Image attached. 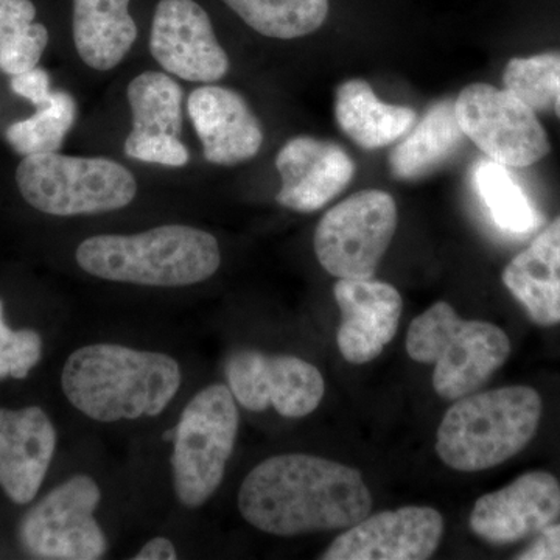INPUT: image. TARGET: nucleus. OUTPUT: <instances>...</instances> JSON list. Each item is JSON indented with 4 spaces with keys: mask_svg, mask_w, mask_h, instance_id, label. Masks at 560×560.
I'll return each instance as SVG.
<instances>
[{
    "mask_svg": "<svg viewBox=\"0 0 560 560\" xmlns=\"http://www.w3.org/2000/svg\"><path fill=\"white\" fill-rule=\"evenodd\" d=\"M238 510L254 528L279 537L348 529L371 514V490L359 470L335 460L289 453L249 471Z\"/></svg>",
    "mask_w": 560,
    "mask_h": 560,
    "instance_id": "obj_1",
    "label": "nucleus"
},
{
    "mask_svg": "<svg viewBox=\"0 0 560 560\" xmlns=\"http://www.w3.org/2000/svg\"><path fill=\"white\" fill-rule=\"evenodd\" d=\"M180 381L178 361L167 353L105 342L75 350L61 374L70 404L98 422L160 416L175 399Z\"/></svg>",
    "mask_w": 560,
    "mask_h": 560,
    "instance_id": "obj_2",
    "label": "nucleus"
},
{
    "mask_svg": "<svg viewBox=\"0 0 560 560\" xmlns=\"http://www.w3.org/2000/svg\"><path fill=\"white\" fill-rule=\"evenodd\" d=\"M75 257L81 270L94 278L164 289L205 282L221 265L217 238L183 224L95 235L81 243Z\"/></svg>",
    "mask_w": 560,
    "mask_h": 560,
    "instance_id": "obj_3",
    "label": "nucleus"
},
{
    "mask_svg": "<svg viewBox=\"0 0 560 560\" xmlns=\"http://www.w3.org/2000/svg\"><path fill=\"white\" fill-rule=\"evenodd\" d=\"M541 397L529 386L467 394L445 412L436 433L442 463L459 471L492 469L536 436Z\"/></svg>",
    "mask_w": 560,
    "mask_h": 560,
    "instance_id": "obj_4",
    "label": "nucleus"
},
{
    "mask_svg": "<svg viewBox=\"0 0 560 560\" xmlns=\"http://www.w3.org/2000/svg\"><path fill=\"white\" fill-rule=\"evenodd\" d=\"M407 352L434 364L433 388L445 400L475 393L506 363L511 340L495 324L463 319L447 302H436L412 320Z\"/></svg>",
    "mask_w": 560,
    "mask_h": 560,
    "instance_id": "obj_5",
    "label": "nucleus"
},
{
    "mask_svg": "<svg viewBox=\"0 0 560 560\" xmlns=\"http://www.w3.org/2000/svg\"><path fill=\"white\" fill-rule=\"evenodd\" d=\"M16 184L32 208L54 217L113 212L127 208L138 195L135 175L120 162L58 151L24 158Z\"/></svg>",
    "mask_w": 560,
    "mask_h": 560,
    "instance_id": "obj_6",
    "label": "nucleus"
},
{
    "mask_svg": "<svg viewBox=\"0 0 560 560\" xmlns=\"http://www.w3.org/2000/svg\"><path fill=\"white\" fill-rule=\"evenodd\" d=\"M238 434V410L226 385L195 394L173 440V486L180 503L200 508L220 488Z\"/></svg>",
    "mask_w": 560,
    "mask_h": 560,
    "instance_id": "obj_7",
    "label": "nucleus"
},
{
    "mask_svg": "<svg viewBox=\"0 0 560 560\" xmlns=\"http://www.w3.org/2000/svg\"><path fill=\"white\" fill-rule=\"evenodd\" d=\"M397 230L389 194L363 190L319 220L313 246L320 267L338 279H372Z\"/></svg>",
    "mask_w": 560,
    "mask_h": 560,
    "instance_id": "obj_8",
    "label": "nucleus"
},
{
    "mask_svg": "<svg viewBox=\"0 0 560 560\" xmlns=\"http://www.w3.org/2000/svg\"><path fill=\"white\" fill-rule=\"evenodd\" d=\"M455 110L466 138L504 167H530L550 153V139L536 110L508 90L469 84L456 97Z\"/></svg>",
    "mask_w": 560,
    "mask_h": 560,
    "instance_id": "obj_9",
    "label": "nucleus"
},
{
    "mask_svg": "<svg viewBox=\"0 0 560 560\" xmlns=\"http://www.w3.org/2000/svg\"><path fill=\"white\" fill-rule=\"evenodd\" d=\"M101 499V488L86 475L62 482L25 515L20 528L22 547L38 559L103 558L108 541L94 517Z\"/></svg>",
    "mask_w": 560,
    "mask_h": 560,
    "instance_id": "obj_10",
    "label": "nucleus"
},
{
    "mask_svg": "<svg viewBox=\"0 0 560 560\" xmlns=\"http://www.w3.org/2000/svg\"><path fill=\"white\" fill-rule=\"evenodd\" d=\"M224 372L232 396L254 412L272 407L283 418H305L326 393L318 368L300 357L238 350L228 359Z\"/></svg>",
    "mask_w": 560,
    "mask_h": 560,
    "instance_id": "obj_11",
    "label": "nucleus"
},
{
    "mask_svg": "<svg viewBox=\"0 0 560 560\" xmlns=\"http://www.w3.org/2000/svg\"><path fill=\"white\" fill-rule=\"evenodd\" d=\"M150 51L165 72L194 83H215L230 72V58L210 14L198 0H160L151 21Z\"/></svg>",
    "mask_w": 560,
    "mask_h": 560,
    "instance_id": "obj_12",
    "label": "nucleus"
},
{
    "mask_svg": "<svg viewBox=\"0 0 560 560\" xmlns=\"http://www.w3.org/2000/svg\"><path fill=\"white\" fill-rule=\"evenodd\" d=\"M444 517L430 506H404L368 515L340 534L319 559L425 560L436 552Z\"/></svg>",
    "mask_w": 560,
    "mask_h": 560,
    "instance_id": "obj_13",
    "label": "nucleus"
},
{
    "mask_svg": "<svg viewBox=\"0 0 560 560\" xmlns=\"http://www.w3.org/2000/svg\"><path fill=\"white\" fill-rule=\"evenodd\" d=\"M559 518L558 478L533 470L480 497L470 514V529L490 545H510L536 536Z\"/></svg>",
    "mask_w": 560,
    "mask_h": 560,
    "instance_id": "obj_14",
    "label": "nucleus"
},
{
    "mask_svg": "<svg viewBox=\"0 0 560 560\" xmlns=\"http://www.w3.org/2000/svg\"><path fill=\"white\" fill-rule=\"evenodd\" d=\"M282 186L276 201L294 212L323 209L346 190L355 175V162L331 140L298 136L276 158Z\"/></svg>",
    "mask_w": 560,
    "mask_h": 560,
    "instance_id": "obj_15",
    "label": "nucleus"
},
{
    "mask_svg": "<svg viewBox=\"0 0 560 560\" xmlns=\"http://www.w3.org/2000/svg\"><path fill=\"white\" fill-rule=\"evenodd\" d=\"M334 298L341 312L337 345L352 364L377 359L399 329L401 296L390 283L374 279H338Z\"/></svg>",
    "mask_w": 560,
    "mask_h": 560,
    "instance_id": "obj_16",
    "label": "nucleus"
},
{
    "mask_svg": "<svg viewBox=\"0 0 560 560\" xmlns=\"http://www.w3.org/2000/svg\"><path fill=\"white\" fill-rule=\"evenodd\" d=\"M187 110L205 158L212 164L237 165L259 153L264 143L260 120L237 91L205 84L191 92Z\"/></svg>",
    "mask_w": 560,
    "mask_h": 560,
    "instance_id": "obj_17",
    "label": "nucleus"
},
{
    "mask_svg": "<svg viewBox=\"0 0 560 560\" xmlns=\"http://www.w3.org/2000/svg\"><path fill=\"white\" fill-rule=\"evenodd\" d=\"M57 447V431L39 407L0 408V488L16 504L35 499Z\"/></svg>",
    "mask_w": 560,
    "mask_h": 560,
    "instance_id": "obj_18",
    "label": "nucleus"
},
{
    "mask_svg": "<svg viewBox=\"0 0 560 560\" xmlns=\"http://www.w3.org/2000/svg\"><path fill=\"white\" fill-rule=\"evenodd\" d=\"M501 279L533 323L560 324V217L510 261Z\"/></svg>",
    "mask_w": 560,
    "mask_h": 560,
    "instance_id": "obj_19",
    "label": "nucleus"
},
{
    "mask_svg": "<svg viewBox=\"0 0 560 560\" xmlns=\"http://www.w3.org/2000/svg\"><path fill=\"white\" fill-rule=\"evenodd\" d=\"M131 0H72V36L81 61L106 72L119 66L138 39Z\"/></svg>",
    "mask_w": 560,
    "mask_h": 560,
    "instance_id": "obj_20",
    "label": "nucleus"
},
{
    "mask_svg": "<svg viewBox=\"0 0 560 560\" xmlns=\"http://www.w3.org/2000/svg\"><path fill=\"white\" fill-rule=\"evenodd\" d=\"M335 120L361 149L375 150L404 138L418 124V114L382 102L368 81L353 79L335 92Z\"/></svg>",
    "mask_w": 560,
    "mask_h": 560,
    "instance_id": "obj_21",
    "label": "nucleus"
},
{
    "mask_svg": "<svg viewBox=\"0 0 560 560\" xmlns=\"http://www.w3.org/2000/svg\"><path fill=\"white\" fill-rule=\"evenodd\" d=\"M466 140L456 119L455 101L434 103L389 154L390 173L400 180L429 176L452 161Z\"/></svg>",
    "mask_w": 560,
    "mask_h": 560,
    "instance_id": "obj_22",
    "label": "nucleus"
},
{
    "mask_svg": "<svg viewBox=\"0 0 560 560\" xmlns=\"http://www.w3.org/2000/svg\"><path fill=\"white\" fill-rule=\"evenodd\" d=\"M254 32L272 39H300L329 21L334 0H221Z\"/></svg>",
    "mask_w": 560,
    "mask_h": 560,
    "instance_id": "obj_23",
    "label": "nucleus"
},
{
    "mask_svg": "<svg viewBox=\"0 0 560 560\" xmlns=\"http://www.w3.org/2000/svg\"><path fill=\"white\" fill-rule=\"evenodd\" d=\"M132 130L138 135L173 136L183 131V88L162 72L140 73L128 84Z\"/></svg>",
    "mask_w": 560,
    "mask_h": 560,
    "instance_id": "obj_24",
    "label": "nucleus"
},
{
    "mask_svg": "<svg viewBox=\"0 0 560 560\" xmlns=\"http://www.w3.org/2000/svg\"><path fill=\"white\" fill-rule=\"evenodd\" d=\"M474 184L490 217L500 230L512 234H528L540 223L539 213L528 195L499 162L480 161L474 171Z\"/></svg>",
    "mask_w": 560,
    "mask_h": 560,
    "instance_id": "obj_25",
    "label": "nucleus"
},
{
    "mask_svg": "<svg viewBox=\"0 0 560 560\" xmlns=\"http://www.w3.org/2000/svg\"><path fill=\"white\" fill-rule=\"evenodd\" d=\"M32 0H0V70L7 75L27 72L38 66L49 31L36 22Z\"/></svg>",
    "mask_w": 560,
    "mask_h": 560,
    "instance_id": "obj_26",
    "label": "nucleus"
},
{
    "mask_svg": "<svg viewBox=\"0 0 560 560\" xmlns=\"http://www.w3.org/2000/svg\"><path fill=\"white\" fill-rule=\"evenodd\" d=\"M75 119V98L69 92L54 91L50 101L36 108L32 117L7 128V142L22 158L57 153Z\"/></svg>",
    "mask_w": 560,
    "mask_h": 560,
    "instance_id": "obj_27",
    "label": "nucleus"
},
{
    "mask_svg": "<svg viewBox=\"0 0 560 560\" xmlns=\"http://www.w3.org/2000/svg\"><path fill=\"white\" fill-rule=\"evenodd\" d=\"M504 90L536 110L547 113L560 97V51L512 58L503 72Z\"/></svg>",
    "mask_w": 560,
    "mask_h": 560,
    "instance_id": "obj_28",
    "label": "nucleus"
},
{
    "mask_svg": "<svg viewBox=\"0 0 560 560\" xmlns=\"http://www.w3.org/2000/svg\"><path fill=\"white\" fill-rule=\"evenodd\" d=\"M43 355V340L35 330L10 329L3 319V304L0 301V381L25 378L39 363Z\"/></svg>",
    "mask_w": 560,
    "mask_h": 560,
    "instance_id": "obj_29",
    "label": "nucleus"
},
{
    "mask_svg": "<svg viewBox=\"0 0 560 560\" xmlns=\"http://www.w3.org/2000/svg\"><path fill=\"white\" fill-rule=\"evenodd\" d=\"M125 154L131 160L164 167H184L190 160L189 150L173 136H151L130 132L125 140Z\"/></svg>",
    "mask_w": 560,
    "mask_h": 560,
    "instance_id": "obj_30",
    "label": "nucleus"
},
{
    "mask_svg": "<svg viewBox=\"0 0 560 560\" xmlns=\"http://www.w3.org/2000/svg\"><path fill=\"white\" fill-rule=\"evenodd\" d=\"M10 88L14 94L31 102L35 108L49 102L51 92H54L50 90L49 73L40 68H33L27 72L11 77Z\"/></svg>",
    "mask_w": 560,
    "mask_h": 560,
    "instance_id": "obj_31",
    "label": "nucleus"
},
{
    "mask_svg": "<svg viewBox=\"0 0 560 560\" xmlns=\"http://www.w3.org/2000/svg\"><path fill=\"white\" fill-rule=\"evenodd\" d=\"M517 560H560V522L551 523L547 528L536 534V539L521 555Z\"/></svg>",
    "mask_w": 560,
    "mask_h": 560,
    "instance_id": "obj_32",
    "label": "nucleus"
},
{
    "mask_svg": "<svg viewBox=\"0 0 560 560\" xmlns=\"http://www.w3.org/2000/svg\"><path fill=\"white\" fill-rule=\"evenodd\" d=\"M178 558L176 555L175 545L172 540L165 537H154L147 541L138 555L135 556L136 560H172Z\"/></svg>",
    "mask_w": 560,
    "mask_h": 560,
    "instance_id": "obj_33",
    "label": "nucleus"
},
{
    "mask_svg": "<svg viewBox=\"0 0 560 560\" xmlns=\"http://www.w3.org/2000/svg\"><path fill=\"white\" fill-rule=\"evenodd\" d=\"M552 110H555L556 116H558V119L560 120V97L558 98V102L555 103V108H552Z\"/></svg>",
    "mask_w": 560,
    "mask_h": 560,
    "instance_id": "obj_34",
    "label": "nucleus"
}]
</instances>
